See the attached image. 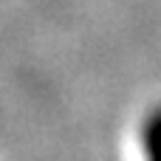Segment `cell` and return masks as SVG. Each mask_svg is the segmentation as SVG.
<instances>
[{"mask_svg": "<svg viewBox=\"0 0 161 161\" xmlns=\"http://www.w3.org/2000/svg\"><path fill=\"white\" fill-rule=\"evenodd\" d=\"M139 142H142V153L147 161H161V105L142 119Z\"/></svg>", "mask_w": 161, "mask_h": 161, "instance_id": "obj_1", "label": "cell"}]
</instances>
